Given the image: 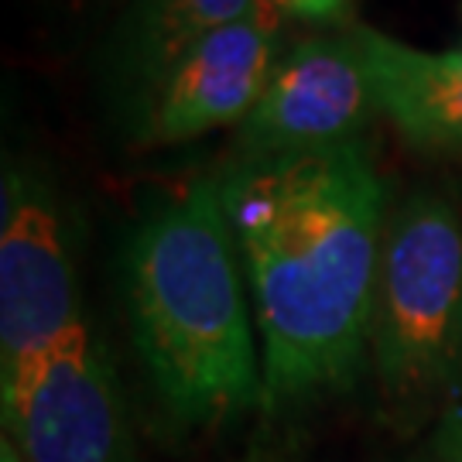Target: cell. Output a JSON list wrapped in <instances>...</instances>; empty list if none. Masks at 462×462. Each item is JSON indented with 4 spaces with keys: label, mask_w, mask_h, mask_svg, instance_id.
I'll return each instance as SVG.
<instances>
[{
    "label": "cell",
    "mask_w": 462,
    "mask_h": 462,
    "mask_svg": "<svg viewBox=\"0 0 462 462\" xmlns=\"http://www.w3.org/2000/svg\"><path fill=\"white\" fill-rule=\"evenodd\" d=\"M216 185L261 332L264 408L349 387L391 216L370 137L230 154Z\"/></svg>",
    "instance_id": "obj_1"
},
{
    "label": "cell",
    "mask_w": 462,
    "mask_h": 462,
    "mask_svg": "<svg viewBox=\"0 0 462 462\" xmlns=\"http://www.w3.org/2000/svg\"><path fill=\"white\" fill-rule=\"evenodd\" d=\"M141 364L175 421L223 425L264 404L247 278L216 175L151 206L124 257Z\"/></svg>",
    "instance_id": "obj_2"
},
{
    "label": "cell",
    "mask_w": 462,
    "mask_h": 462,
    "mask_svg": "<svg viewBox=\"0 0 462 462\" xmlns=\"http://www.w3.org/2000/svg\"><path fill=\"white\" fill-rule=\"evenodd\" d=\"M366 346L397 418L459 408L462 216L439 192H411L387 216Z\"/></svg>",
    "instance_id": "obj_3"
},
{
    "label": "cell",
    "mask_w": 462,
    "mask_h": 462,
    "mask_svg": "<svg viewBox=\"0 0 462 462\" xmlns=\"http://www.w3.org/2000/svg\"><path fill=\"white\" fill-rule=\"evenodd\" d=\"M86 332L62 199L38 165L7 158L0 185V387Z\"/></svg>",
    "instance_id": "obj_4"
},
{
    "label": "cell",
    "mask_w": 462,
    "mask_h": 462,
    "mask_svg": "<svg viewBox=\"0 0 462 462\" xmlns=\"http://www.w3.org/2000/svg\"><path fill=\"white\" fill-rule=\"evenodd\" d=\"M4 439L24 462H137L110 356L93 332L0 387Z\"/></svg>",
    "instance_id": "obj_5"
},
{
    "label": "cell",
    "mask_w": 462,
    "mask_h": 462,
    "mask_svg": "<svg viewBox=\"0 0 462 462\" xmlns=\"http://www.w3.org/2000/svg\"><path fill=\"white\" fill-rule=\"evenodd\" d=\"M380 114L374 83L349 32L301 38L281 51L257 106L240 124L233 154H295L336 148Z\"/></svg>",
    "instance_id": "obj_6"
},
{
    "label": "cell",
    "mask_w": 462,
    "mask_h": 462,
    "mask_svg": "<svg viewBox=\"0 0 462 462\" xmlns=\"http://www.w3.org/2000/svg\"><path fill=\"white\" fill-rule=\"evenodd\" d=\"M278 59L281 17L261 4L185 51L131 124L134 137L151 148H168L230 124L240 127Z\"/></svg>",
    "instance_id": "obj_7"
},
{
    "label": "cell",
    "mask_w": 462,
    "mask_h": 462,
    "mask_svg": "<svg viewBox=\"0 0 462 462\" xmlns=\"http://www.w3.org/2000/svg\"><path fill=\"white\" fill-rule=\"evenodd\" d=\"M264 0H127L99 49V83L131 127L171 66Z\"/></svg>",
    "instance_id": "obj_8"
},
{
    "label": "cell",
    "mask_w": 462,
    "mask_h": 462,
    "mask_svg": "<svg viewBox=\"0 0 462 462\" xmlns=\"http://www.w3.org/2000/svg\"><path fill=\"white\" fill-rule=\"evenodd\" d=\"M374 83L380 114L421 151H462V42L421 51L394 34L349 28Z\"/></svg>",
    "instance_id": "obj_9"
},
{
    "label": "cell",
    "mask_w": 462,
    "mask_h": 462,
    "mask_svg": "<svg viewBox=\"0 0 462 462\" xmlns=\"http://www.w3.org/2000/svg\"><path fill=\"white\" fill-rule=\"evenodd\" d=\"M278 17L312 24L322 32H349L356 24V0H264Z\"/></svg>",
    "instance_id": "obj_10"
},
{
    "label": "cell",
    "mask_w": 462,
    "mask_h": 462,
    "mask_svg": "<svg viewBox=\"0 0 462 462\" xmlns=\"http://www.w3.org/2000/svg\"><path fill=\"white\" fill-rule=\"evenodd\" d=\"M418 462H462V408H452L439 418Z\"/></svg>",
    "instance_id": "obj_11"
},
{
    "label": "cell",
    "mask_w": 462,
    "mask_h": 462,
    "mask_svg": "<svg viewBox=\"0 0 462 462\" xmlns=\"http://www.w3.org/2000/svg\"><path fill=\"white\" fill-rule=\"evenodd\" d=\"M62 7H66L69 14L76 17H86V14H103V11H120L127 0H59Z\"/></svg>",
    "instance_id": "obj_12"
}]
</instances>
